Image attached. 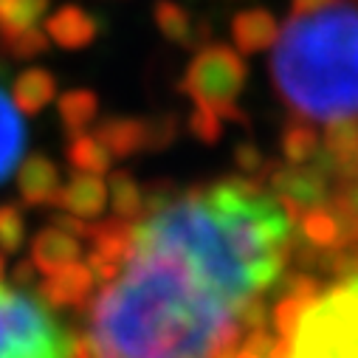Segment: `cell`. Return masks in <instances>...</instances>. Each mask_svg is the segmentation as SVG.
I'll use <instances>...</instances> for the list:
<instances>
[{
    "mask_svg": "<svg viewBox=\"0 0 358 358\" xmlns=\"http://www.w3.org/2000/svg\"><path fill=\"white\" fill-rule=\"evenodd\" d=\"M271 184L280 192L282 206L296 215L302 206H322V198L327 192V178L322 166H285L274 169Z\"/></svg>",
    "mask_w": 358,
    "mask_h": 358,
    "instance_id": "8992f818",
    "label": "cell"
},
{
    "mask_svg": "<svg viewBox=\"0 0 358 358\" xmlns=\"http://www.w3.org/2000/svg\"><path fill=\"white\" fill-rule=\"evenodd\" d=\"M234 155H237L240 169H245V172H257V169L262 166V155H259V150H257L254 144H240V147L234 150Z\"/></svg>",
    "mask_w": 358,
    "mask_h": 358,
    "instance_id": "83f0119b",
    "label": "cell"
},
{
    "mask_svg": "<svg viewBox=\"0 0 358 358\" xmlns=\"http://www.w3.org/2000/svg\"><path fill=\"white\" fill-rule=\"evenodd\" d=\"M271 48V79L296 116L358 119V0L291 15Z\"/></svg>",
    "mask_w": 358,
    "mask_h": 358,
    "instance_id": "7a4b0ae2",
    "label": "cell"
},
{
    "mask_svg": "<svg viewBox=\"0 0 358 358\" xmlns=\"http://www.w3.org/2000/svg\"><path fill=\"white\" fill-rule=\"evenodd\" d=\"M68 164L85 175H105L110 169V152L96 141L94 133H82L68 141Z\"/></svg>",
    "mask_w": 358,
    "mask_h": 358,
    "instance_id": "ac0fdd59",
    "label": "cell"
},
{
    "mask_svg": "<svg viewBox=\"0 0 358 358\" xmlns=\"http://www.w3.org/2000/svg\"><path fill=\"white\" fill-rule=\"evenodd\" d=\"M73 358H99V355L94 352L91 341H87V336L76 338V344H73Z\"/></svg>",
    "mask_w": 358,
    "mask_h": 358,
    "instance_id": "f1b7e54d",
    "label": "cell"
},
{
    "mask_svg": "<svg viewBox=\"0 0 358 358\" xmlns=\"http://www.w3.org/2000/svg\"><path fill=\"white\" fill-rule=\"evenodd\" d=\"M319 147H322L319 144V133L310 124L294 122L282 133V152L291 161V166H302L305 161H310L319 152Z\"/></svg>",
    "mask_w": 358,
    "mask_h": 358,
    "instance_id": "7402d4cb",
    "label": "cell"
},
{
    "mask_svg": "<svg viewBox=\"0 0 358 358\" xmlns=\"http://www.w3.org/2000/svg\"><path fill=\"white\" fill-rule=\"evenodd\" d=\"M152 20L158 31L175 45H201V29L192 23L189 12L175 0H158L152 6Z\"/></svg>",
    "mask_w": 358,
    "mask_h": 358,
    "instance_id": "2e32d148",
    "label": "cell"
},
{
    "mask_svg": "<svg viewBox=\"0 0 358 358\" xmlns=\"http://www.w3.org/2000/svg\"><path fill=\"white\" fill-rule=\"evenodd\" d=\"M308 299H299V296H285L280 305H277V310H274V324H277V330H280V336L285 338V341H294V333H296V327H299V319H302V313L308 310Z\"/></svg>",
    "mask_w": 358,
    "mask_h": 358,
    "instance_id": "d4e9b609",
    "label": "cell"
},
{
    "mask_svg": "<svg viewBox=\"0 0 358 358\" xmlns=\"http://www.w3.org/2000/svg\"><path fill=\"white\" fill-rule=\"evenodd\" d=\"M291 358H358V277L308 305Z\"/></svg>",
    "mask_w": 358,
    "mask_h": 358,
    "instance_id": "3957f363",
    "label": "cell"
},
{
    "mask_svg": "<svg viewBox=\"0 0 358 358\" xmlns=\"http://www.w3.org/2000/svg\"><path fill=\"white\" fill-rule=\"evenodd\" d=\"M94 136L116 158H130L138 150H147V122L133 116H110L99 122Z\"/></svg>",
    "mask_w": 358,
    "mask_h": 358,
    "instance_id": "5bb4252c",
    "label": "cell"
},
{
    "mask_svg": "<svg viewBox=\"0 0 358 358\" xmlns=\"http://www.w3.org/2000/svg\"><path fill=\"white\" fill-rule=\"evenodd\" d=\"M59 119L68 130V136H82L99 116V96L87 87H73V91L59 96Z\"/></svg>",
    "mask_w": 358,
    "mask_h": 358,
    "instance_id": "e0dca14e",
    "label": "cell"
},
{
    "mask_svg": "<svg viewBox=\"0 0 358 358\" xmlns=\"http://www.w3.org/2000/svg\"><path fill=\"white\" fill-rule=\"evenodd\" d=\"M110 198H113V209L119 220L136 223L144 215V192L133 181L130 172H116L110 178Z\"/></svg>",
    "mask_w": 358,
    "mask_h": 358,
    "instance_id": "44dd1931",
    "label": "cell"
},
{
    "mask_svg": "<svg viewBox=\"0 0 358 358\" xmlns=\"http://www.w3.org/2000/svg\"><path fill=\"white\" fill-rule=\"evenodd\" d=\"M245 62L243 57L229 48V45H203L184 79H181V91L189 94V99L201 108H209L215 110L220 119H237V122H245L237 110V99L243 94V85H245Z\"/></svg>",
    "mask_w": 358,
    "mask_h": 358,
    "instance_id": "5b68a950",
    "label": "cell"
},
{
    "mask_svg": "<svg viewBox=\"0 0 358 358\" xmlns=\"http://www.w3.org/2000/svg\"><path fill=\"white\" fill-rule=\"evenodd\" d=\"M299 226H302L305 240H310L319 248H336V245H341V220L330 209H324V206L305 209L302 217H299Z\"/></svg>",
    "mask_w": 358,
    "mask_h": 358,
    "instance_id": "ffe728a7",
    "label": "cell"
},
{
    "mask_svg": "<svg viewBox=\"0 0 358 358\" xmlns=\"http://www.w3.org/2000/svg\"><path fill=\"white\" fill-rule=\"evenodd\" d=\"M240 316L187 259L133 234L94 299L87 341L99 358H234Z\"/></svg>",
    "mask_w": 358,
    "mask_h": 358,
    "instance_id": "6da1fadb",
    "label": "cell"
},
{
    "mask_svg": "<svg viewBox=\"0 0 358 358\" xmlns=\"http://www.w3.org/2000/svg\"><path fill=\"white\" fill-rule=\"evenodd\" d=\"M17 187L26 203L31 206H43V203H54L57 192H59V169L51 158L45 155H29L20 164L17 172Z\"/></svg>",
    "mask_w": 358,
    "mask_h": 358,
    "instance_id": "7c38bea8",
    "label": "cell"
},
{
    "mask_svg": "<svg viewBox=\"0 0 358 358\" xmlns=\"http://www.w3.org/2000/svg\"><path fill=\"white\" fill-rule=\"evenodd\" d=\"M57 96V79L45 68H26L12 82V102L20 113L37 116L43 108H48Z\"/></svg>",
    "mask_w": 358,
    "mask_h": 358,
    "instance_id": "9a60e30c",
    "label": "cell"
},
{
    "mask_svg": "<svg viewBox=\"0 0 358 358\" xmlns=\"http://www.w3.org/2000/svg\"><path fill=\"white\" fill-rule=\"evenodd\" d=\"M26 150V124L12 96L0 85V184L17 169Z\"/></svg>",
    "mask_w": 358,
    "mask_h": 358,
    "instance_id": "4fadbf2b",
    "label": "cell"
},
{
    "mask_svg": "<svg viewBox=\"0 0 358 358\" xmlns=\"http://www.w3.org/2000/svg\"><path fill=\"white\" fill-rule=\"evenodd\" d=\"M54 203L73 217H99L108 206V187L99 175L76 172L65 187H59Z\"/></svg>",
    "mask_w": 358,
    "mask_h": 358,
    "instance_id": "9c48e42d",
    "label": "cell"
},
{
    "mask_svg": "<svg viewBox=\"0 0 358 358\" xmlns=\"http://www.w3.org/2000/svg\"><path fill=\"white\" fill-rule=\"evenodd\" d=\"M102 26L96 20V15H91L87 9L68 3L62 9H57L48 20H45V37L51 43H57L65 51H82L87 48L96 37H99Z\"/></svg>",
    "mask_w": 358,
    "mask_h": 358,
    "instance_id": "52a82bcc",
    "label": "cell"
},
{
    "mask_svg": "<svg viewBox=\"0 0 358 358\" xmlns=\"http://www.w3.org/2000/svg\"><path fill=\"white\" fill-rule=\"evenodd\" d=\"M96 288V274L91 271L87 262H73L62 271L51 274L43 285H40V299L54 305V308H82L91 299Z\"/></svg>",
    "mask_w": 358,
    "mask_h": 358,
    "instance_id": "ba28073f",
    "label": "cell"
},
{
    "mask_svg": "<svg viewBox=\"0 0 358 358\" xmlns=\"http://www.w3.org/2000/svg\"><path fill=\"white\" fill-rule=\"evenodd\" d=\"M26 240V223L17 206H0V254H15Z\"/></svg>",
    "mask_w": 358,
    "mask_h": 358,
    "instance_id": "603a6c76",
    "label": "cell"
},
{
    "mask_svg": "<svg viewBox=\"0 0 358 358\" xmlns=\"http://www.w3.org/2000/svg\"><path fill=\"white\" fill-rule=\"evenodd\" d=\"M48 0H0V37L37 29Z\"/></svg>",
    "mask_w": 358,
    "mask_h": 358,
    "instance_id": "d6986e66",
    "label": "cell"
},
{
    "mask_svg": "<svg viewBox=\"0 0 358 358\" xmlns=\"http://www.w3.org/2000/svg\"><path fill=\"white\" fill-rule=\"evenodd\" d=\"M178 136V119L172 113L147 119V150H164Z\"/></svg>",
    "mask_w": 358,
    "mask_h": 358,
    "instance_id": "4316f807",
    "label": "cell"
},
{
    "mask_svg": "<svg viewBox=\"0 0 358 358\" xmlns=\"http://www.w3.org/2000/svg\"><path fill=\"white\" fill-rule=\"evenodd\" d=\"M3 48L15 57V59H31L43 51H48V37L45 31L40 29H29V31H20V34H9V37H0Z\"/></svg>",
    "mask_w": 358,
    "mask_h": 358,
    "instance_id": "cb8c5ba5",
    "label": "cell"
},
{
    "mask_svg": "<svg viewBox=\"0 0 358 358\" xmlns=\"http://www.w3.org/2000/svg\"><path fill=\"white\" fill-rule=\"evenodd\" d=\"M15 280H17L20 285L31 282V280H34V265H29V262H20V265H17V274H15Z\"/></svg>",
    "mask_w": 358,
    "mask_h": 358,
    "instance_id": "4dcf8cb0",
    "label": "cell"
},
{
    "mask_svg": "<svg viewBox=\"0 0 358 358\" xmlns=\"http://www.w3.org/2000/svg\"><path fill=\"white\" fill-rule=\"evenodd\" d=\"M0 274H3V254H0Z\"/></svg>",
    "mask_w": 358,
    "mask_h": 358,
    "instance_id": "d6a6232c",
    "label": "cell"
},
{
    "mask_svg": "<svg viewBox=\"0 0 358 358\" xmlns=\"http://www.w3.org/2000/svg\"><path fill=\"white\" fill-rule=\"evenodd\" d=\"M234 358H257V355H254V352H248V350H245V347H243V350H240V352H234Z\"/></svg>",
    "mask_w": 358,
    "mask_h": 358,
    "instance_id": "1f68e13d",
    "label": "cell"
},
{
    "mask_svg": "<svg viewBox=\"0 0 358 358\" xmlns=\"http://www.w3.org/2000/svg\"><path fill=\"white\" fill-rule=\"evenodd\" d=\"M189 133H192L198 141H203V144H217L220 136H223L220 116H217L215 110H209V108L195 105V110H192V116H189Z\"/></svg>",
    "mask_w": 358,
    "mask_h": 358,
    "instance_id": "484cf974",
    "label": "cell"
},
{
    "mask_svg": "<svg viewBox=\"0 0 358 358\" xmlns=\"http://www.w3.org/2000/svg\"><path fill=\"white\" fill-rule=\"evenodd\" d=\"M330 0H294V15H302V12H313V9H322Z\"/></svg>",
    "mask_w": 358,
    "mask_h": 358,
    "instance_id": "f546056e",
    "label": "cell"
},
{
    "mask_svg": "<svg viewBox=\"0 0 358 358\" xmlns=\"http://www.w3.org/2000/svg\"><path fill=\"white\" fill-rule=\"evenodd\" d=\"M79 257H82L79 240L73 234L57 229V226L43 229L31 243V265L37 268V271H43L45 277L79 262Z\"/></svg>",
    "mask_w": 358,
    "mask_h": 358,
    "instance_id": "30bf717a",
    "label": "cell"
},
{
    "mask_svg": "<svg viewBox=\"0 0 358 358\" xmlns=\"http://www.w3.org/2000/svg\"><path fill=\"white\" fill-rule=\"evenodd\" d=\"M280 37V23L268 9H243L231 17V40L237 54H259Z\"/></svg>",
    "mask_w": 358,
    "mask_h": 358,
    "instance_id": "8fae6325",
    "label": "cell"
},
{
    "mask_svg": "<svg viewBox=\"0 0 358 358\" xmlns=\"http://www.w3.org/2000/svg\"><path fill=\"white\" fill-rule=\"evenodd\" d=\"M73 344L40 299L0 285V358H73Z\"/></svg>",
    "mask_w": 358,
    "mask_h": 358,
    "instance_id": "277c9868",
    "label": "cell"
}]
</instances>
